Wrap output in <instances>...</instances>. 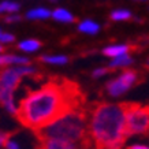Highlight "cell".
Returning a JSON list of instances; mask_svg holds the SVG:
<instances>
[{
	"mask_svg": "<svg viewBox=\"0 0 149 149\" xmlns=\"http://www.w3.org/2000/svg\"><path fill=\"white\" fill-rule=\"evenodd\" d=\"M85 96L77 82L52 77L37 91L27 92L15 116L25 127L37 130L74 108H82Z\"/></svg>",
	"mask_w": 149,
	"mask_h": 149,
	"instance_id": "cell-1",
	"label": "cell"
},
{
	"mask_svg": "<svg viewBox=\"0 0 149 149\" xmlns=\"http://www.w3.org/2000/svg\"><path fill=\"white\" fill-rule=\"evenodd\" d=\"M126 105L99 103L91 111L88 131L96 148H120L129 138L126 133Z\"/></svg>",
	"mask_w": 149,
	"mask_h": 149,
	"instance_id": "cell-2",
	"label": "cell"
},
{
	"mask_svg": "<svg viewBox=\"0 0 149 149\" xmlns=\"http://www.w3.org/2000/svg\"><path fill=\"white\" fill-rule=\"evenodd\" d=\"M88 112L84 107L74 108L66 112L63 116L58 118L47 126L34 130L37 141L42 140H62L79 144L82 146H91L92 140L88 131Z\"/></svg>",
	"mask_w": 149,
	"mask_h": 149,
	"instance_id": "cell-3",
	"label": "cell"
},
{
	"mask_svg": "<svg viewBox=\"0 0 149 149\" xmlns=\"http://www.w3.org/2000/svg\"><path fill=\"white\" fill-rule=\"evenodd\" d=\"M126 133L127 136L149 134V107L127 103L126 105Z\"/></svg>",
	"mask_w": 149,
	"mask_h": 149,
	"instance_id": "cell-4",
	"label": "cell"
},
{
	"mask_svg": "<svg viewBox=\"0 0 149 149\" xmlns=\"http://www.w3.org/2000/svg\"><path fill=\"white\" fill-rule=\"evenodd\" d=\"M19 81H21V75L15 68H7L0 71V88L13 92L18 88Z\"/></svg>",
	"mask_w": 149,
	"mask_h": 149,
	"instance_id": "cell-5",
	"label": "cell"
},
{
	"mask_svg": "<svg viewBox=\"0 0 149 149\" xmlns=\"http://www.w3.org/2000/svg\"><path fill=\"white\" fill-rule=\"evenodd\" d=\"M129 88H130V85L126 84L125 81H122L120 78L113 79V81L107 84V91H108V93L111 96H113V97H118V96L123 95L125 92L129 91Z\"/></svg>",
	"mask_w": 149,
	"mask_h": 149,
	"instance_id": "cell-6",
	"label": "cell"
},
{
	"mask_svg": "<svg viewBox=\"0 0 149 149\" xmlns=\"http://www.w3.org/2000/svg\"><path fill=\"white\" fill-rule=\"evenodd\" d=\"M38 145L41 148H56V149H72L77 145L74 142H68V141H62V140H42L38 141Z\"/></svg>",
	"mask_w": 149,
	"mask_h": 149,
	"instance_id": "cell-7",
	"label": "cell"
},
{
	"mask_svg": "<svg viewBox=\"0 0 149 149\" xmlns=\"http://www.w3.org/2000/svg\"><path fill=\"white\" fill-rule=\"evenodd\" d=\"M0 104H1L10 113L17 112V109L14 107V101H13V92L7 91L4 88H0Z\"/></svg>",
	"mask_w": 149,
	"mask_h": 149,
	"instance_id": "cell-8",
	"label": "cell"
},
{
	"mask_svg": "<svg viewBox=\"0 0 149 149\" xmlns=\"http://www.w3.org/2000/svg\"><path fill=\"white\" fill-rule=\"evenodd\" d=\"M129 49H130L129 45H112V47H107L105 49H103V55L111 56V58H116L119 55L127 54Z\"/></svg>",
	"mask_w": 149,
	"mask_h": 149,
	"instance_id": "cell-9",
	"label": "cell"
},
{
	"mask_svg": "<svg viewBox=\"0 0 149 149\" xmlns=\"http://www.w3.org/2000/svg\"><path fill=\"white\" fill-rule=\"evenodd\" d=\"M19 48L26 52H33V51H37L38 48L42 47V42L41 41H37V40H26V41H22L19 42Z\"/></svg>",
	"mask_w": 149,
	"mask_h": 149,
	"instance_id": "cell-10",
	"label": "cell"
},
{
	"mask_svg": "<svg viewBox=\"0 0 149 149\" xmlns=\"http://www.w3.org/2000/svg\"><path fill=\"white\" fill-rule=\"evenodd\" d=\"M14 63H21V64H26L29 63V59L26 58H21V56H0V66H4V64H14Z\"/></svg>",
	"mask_w": 149,
	"mask_h": 149,
	"instance_id": "cell-11",
	"label": "cell"
},
{
	"mask_svg": "<svg viewBox=\"0 0 149 149\" xmlns=\"http://www.w3.org/2000/svg\"><path fill=\"white\" fill-rule=\"evenodd\" d=\"M52 17H54L56 21H60V22H72L74 18H72V15L68 11L63 8H58L55 10L54 14H52Z\"/></svg>",
	"mask_w": 149,
	"mask_h": 149,
	"instance_id": "cell-12",
	"label": "cell"
},
{
	"mask_svg": "<svg viewBox=\"0 0 149 149\" xmlns=\"http://www.w3.org/2000/svg\"><path fill=\"white\" fill-rule=\"evenodd\" d=\"M131 63H133V59H131L130 56H127L126 54H123V55L116 56V59L111 62V67H112V70H113L115 67H125V66H129V64H131Z\"/></svg>",
	"mask_w": 149,
	"mask_h": 149,
	"instance_id": "cell-13",
	"label": "cell"
},
{
	"mask_svg": "<svg viewBox=\"0 0 149 149\" xmlns=\"http://www.w3.org/2000/svg\"><path fill=\"white\" fill-rule=\"evenodd\" d=\"M99 29L100 26L93 21H85V22H82L79 25V30L84 33H89V34H96L99 32Z\"/></svg>",
	"mask_w": 149,
	"mask_h": 149,
	"instance_id": "cell-14",
	"label": "cell"
},
{
	"mask_svg": "<svg viewBox=\"0 0 149 149\" xmlns=\"http://www.w3.org/2000/svg\"><path fill=\"white\" fill-rule=\"evenodd\" d=\"M49 15H51V13L47 8H36L27 13V18L29 19H44V18H48Z\"/></svg>",
	"mask_w": 149,
	"mask_h": 149,
	"instance_id": "cell-15",
	"label": "cell"
},
{
	"mask_svg": "<svg viewBox=\"0 0 149 149\" xmlns=\"http://www.w3.org/2000/svg\"><path fill=\"white\" fill-rule=\"evenodd\" d=\"M120 79L125 81L126 84H129L130 86L136 85L137 84V79H138V74L136 71H131V70H126V71H123V74L120 75Z\"/></svg>",
	"mask_w": 149,
	"mask_h": 149,
	"instance_id": "cell-16",
	"label": "cell"
},
{
	"mask_svg": "<svg viewBox=\"0 0 149 149\" xmlns=\"http://www.w3.org/2000/svg\"><path fill=\"white\" fill-rule=\"evenodd\" d=\"M41 62H47V63H52V64H64L67 63V56H40Z\"/></svg>",
	"mask_w": 149,
	"mask_h": 149,
	"instance_id": "cell-17",
	"label": "cell"
},
{
	"mask_svg": "<svg viewBox=\"0 0 149 149\" xmlns=\"http://www.w3.org/2000/svg\"><path fill=\"white\" fill-rule=\"evenodd\" d=\"M111 17L113 21H127L131 18V13L127 10H118V11H113Z\"/></svg>",
	"mask_w": 149,
	"mask_h": 149,
	"instance_id": "cell-18",
	"label": "cell"
},
{
	"mask_svg": "<svg viewBox=\"0 0 149 149\" xmlns=\"http://www.w3.org/2000/svg\"><path fill=\"white\" fill-rule=\"evenodd\" d=\"M19 10V4L17 3H11V1H3L0 4V13L1 11H8V13H15Z\"/></svg>",
	"mask_w": 149,
	"mask_h": 149,
	"instance_id": "cell-19",
	"label": "cell"
},
{
	"mask_svg": "<svg viewBox=\"0 0 149 149\" xmlns=\"http://www.w3.org/2000/svg\"><path fill=\"white\" fill-rule=\"evenodd\" d=\"M17 71H18V74L22 77V75H27V74H34L36 72V68L34 67H17L15 68Z\"/></svg>",
	"mask_w": 149,
	"mask_h": 149,
	"instance_id": "cell-20",
	"label": "cell"
},
{
	"mask_svg": "<svg viewBox=\"0 0 149 149\" xmlns=\"http://www.w3.org/2000/svg\"><path fill=\"white\" fill-rule=\"evenodd\" d=\"M10 137H11L10 133H1V131H0V148L7 145V142L10 141Z\"/></svg>",
	"mask_w": 149,
	"mask_h": 149,
	"instance_id": "cell-21",
	"label": "cell"
},
{
	"mask_svg": "<svg viewBox=\"0 0 149 149\" xmlns=\"http://www.w3.org/2000/svg\"><path fill=\"white\" fill-rule=\"evenodd\" d=\"M0 41L1 42H11V41H14V36L13 34H8V33H6V34L0 33Z\"/></svg>",
	"mask_w": 149,
	"mask_h": 149,
	"instance_id": "cell-22",
	"label": "cell"
},
{
	"mask_svg": "<svg viewBox=\"0 0 149 149\" xmlns=\"http://www.w3.org/2000/svg\"><path fill=\"white\" fill-rule=\"evenodd\" d=\"M109 71V68H99V70H96V71H93V77L95 78H99V77H101V75H104L105 72H108Z\"/></svg>",
	"mask_w": 149,
	"mask_h": 149,
	"instance_id": "cell-23",
	"label": "cell"
},
{
	"mask_svg": "<svg viewBox=\"0 0 149 149\" xmlns=\"http://www.w3.org/2000/svg\"><path fill=\"white\" fill-rule=\"evenodd\" d=\"M130 148H133V149H149V145H144V144H134V145H131Z\"/></svg>",
	"mask_w": 149,
	"mask_h": 149,
	"instance_id": "cell-24",
	"label": "cell"
},
{
	"mask_svg": "<svg viewBox=\"0 0 149 149\" xmlns=\"http://www.w3.org/2000/svg\"><path fill=\"white\" fill-rule=\"evenodd\" d=\"M6 146H7V148H14V149H18L19 148L18 144H17V142H13V141H8Z\"/></svg>",
	"mask_w": 149,
	"mask_h": 149,
	"instance_id": "cell-25",
	"label": "cell"
},
{
	"mask_svg": "<svg viewBox=\"0 0 149 149\" xmlns=\"http://www.w3.org/2000/svg\"><path fill=\"white\" fill-rule=\"evenodd\" d=\"M19 17H17V15H14V17H7V18H6V21H7V22H14V21H19Z\"/></svg>",
	"mask_w": 149,
	"mask_h": 149,
	"instance_id": "cell-26",
	"label": "cell"
},
{
	"mask_svg": "<svg viewBox=\"0 0 149 149\" xmlns=\"http://www.w3.org/2000/svg\"><path fill=\"white\" fill-rule=\"evenodd\" d=\"M1 51H3V47H1V45H0V52H1Z\"/></svg>",
	"mask_w": 149,
	"mask_h": 149,
	"instance_id": "cell-27",
	"label": "cell"
},
{
	"mask_svg": "<svg viewBox=\"0 0 149 149\" xmlns=\"http://www.w3.org/2000/svg\"><path fill=\"white\" fill-rule=\"evenodd\" d=\"M146 66H148V67H149V60H148V62H146Z\"/></svg>",
	"mask_w": 149,
	"mask_h": 149,
	"instance_id": "cell-28",
	"label": "cell"
},
{
	"mask_svg": "<svg viewBox=\"0 0 149 149\" xmlns=\"http://www.w3.org/2000/svg\"><path fill=\"white\" fill-rule=\"evenodd\" d=\"M137 1H145V0H137Z\"/></svg>",
	"mask_w": 149,
	"mask_h": 149,
	"instance_id": "cell-29",
	"label": "cell"
},
{
	"mask_svg": "<svg viewBox=\"0 0 149 149\" xmlns=\"http://www.w3.org/2000/svg\"><path fill=\"white\" fill-rule=\"evenodd\" d=\"M0 33H1V32H0Z\"/></svg>",
	"mask_w": 149,
	"mask_h": 149,
	"instance_id": "cell-30",
	"label": "cell"
}]
</instances>
